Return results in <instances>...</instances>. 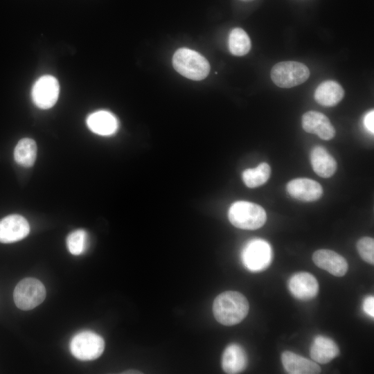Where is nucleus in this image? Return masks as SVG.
I'll use <instances>...</instances> for the list:
<instances>
[{"instance_id":"1","label":"nucleus","mask_w":374,"mask_h":374,"mask_svg":"<svg viewBox=\"0 0 374 374\" xmlns=\"http://www.w3.org/2000/svg\"><path fill=\"white\" fill-rule=\"evenodd\" d=\"M247 298L235 291L220 294L214 300L213 312L215 319L224 326H233L241 322L249 312Z\"/></svg>"},{"instance_id":"2","label":"nucleus","mask_w":374,"mask_h":374,"mask_svg":"<svg viewBox=\"0 0 374 374\" xmlns=\"http://www.w3.org/2000/svg\"><path fill=\"white\" fill-rule=\"evenodd\" d=\"M172 65L179 73L193 80L204 79L210 71L209 63L204 56L186 48H179L175 53Z\"/></svg>"},{"instance_id":"3","label":"nucleus","mask_w":374,"mask_h":374,"mask_svg":"<svg viewBox=\"0 0 374 374\" xmlns=\"http://www.w3.org/2000/svg\"><path fill=\"white\" fill-rule=\"evenodd\" d=\"M228 217L233 226L246 230L259 229L267 220L265 211L262 206L247 201L233 203L229 210Z\"/></svg>"},{"instance_id":"4","label":"nucleus","mask_w":374,"mask_h":374,"mask_svg":"<svg viewBox=\"0 0 374 374\" xmlns=\"http://www.w3.org/2000/svg\"><path fill=\"white\" fill-rule=\"evenodd\" d=\"M310 76L306 65L295 61H285L276 64L271 70L273 82L281 88H291L305 82Z\"/></svg>"},{"instance_id":"5","label":"nucleus","mask_w":374,"mask_h":374,"mask_svg":"<svg viewBox=\"0 0 374 374\" xmlns=\"http://www.w3.org/2000/svg\"><path fill=\"white\" fill-rule=\"evenodd\" d=\"M71 354L82 361L94 360L104 351L105 341L98 334L92 331H82L75 335L69 344Z\"/></svg>"},{"instance_id":"6","label":"nucleus","mask_w":374,"mask_h":374,"mask_svg":"<svg viewBox=\"0 0 374 374\" xmlns=\"http://www.w3.org/2000/svg\"><path fill=\"white\" fill-rule=\"evenodd\" d=\"M46 295V288L40 280L35 278H25L17 284L13 299L19 309L30 310L42 303Z\"/></svg>"},{"instance_id":"7","label":"nucleus","mask_w":374,"mask_h":374,"mask_svg":"<svg viewBox=\"0 0 374 374\" xmlns=\"http://www.w3.org/2000/svg\"><path fill=\"white\" fill-rule=\"evenodd\" d=\"M244 267L251 271H260L271 262L272 250L269 244L262 239H253L248 242L242 251Z\"/></svg>"},{"instance_id":"8","label":"nucleus","mask_w":374,"mask_h":374,"mask_svg":"<svg viewBox=\"0 0 374 374\" xmlns=\"http://www.w3.org/2000/svg\"><path fill=\"white\" fill-rule=\"evenodd\" d=\"M60 93L57 80L52 75H45L36 80L31 90L34 104L39 108L46 109L57 102Z\"/></svg>"},{"instance_id":"9","label":"nucleus","mask_w":374,"mask_h":374,"mask_svg":"<svg viewBox=\"0 0 374 374\" xmlns=\"http://www.w3.org/2000/svg\"><path fill=\"white\" fill-rule=\"evenodd\" d=\"M30 232L28 221L20 215H10L0 220V242L12 243L26 238Z\"/></svg>"},{"instance_id":"10","label":"nucleus","mask_w":374,"mask_h":374,"mask_svg":"<svg viewBox=\"0 0 374 374\" xmlns=\"http://www.w3.org/2000/svg\"><path fill=\"white\" fill-rule=\"evenodd\" d=\"M302 127L306 132L317 134L323 140H330L335 135V130L329 118L319 112L305 113L302 116Z\"/></svg>"},{"instance_id":"11","label":"nucleus","mask_w":374,"mask_h":374,"mask_svg":"<svg viewBox=\"0 0 374 374\" xmlns=\"http://www.w3.org/2000/svg\"><path fill=\"white\" fill-rule=\"evenodd\" d=\"M288 287L295 298L303 301L314 298L319 291L316 278L308 272L294 274L289 280Z\"/></svg>"},{"instance_id":"12","label":"nucleus","mask_w":374,"mask_h":374,"mask_svg":"<svg viewBox=\"0 0 374 374\" xmlns=\"http://www.w3.org/2000/svg\"><path fill=\"white\" fill-rule=\"evenodd\" d=\"M312 260L318 267L335 276H342L348 271V265L346 260L332 250L319 249L313 253Z\"/></svg>"},{"instance_id":"13","label":"nucleus","mask_w":374,"mask_h":374,"mask_svg":"<svg viewBox=\"0 0 374 374\" xmlns=\"http://www.w3.org/2000/svg\"><path fill=\"white\" fill-rule=\"evenodd\" d=\"M287 190L292 197L304 202L316 201L323 194L320 184L308 178L291 180L287 185Z\"/></svg>"},{"instance_id":"14","label":"nucleus","mask_w":374,"mask_h":374,"mask_svg":"<svg viewBox=\"0 0 374 374\" xmlns=\"http://www.w3.org/2000/svg\"><path fill=\"white\" fill-rule=\"evenodd\" d=\"M247 363V353L239 344H231L223 352L222 367L226 373L235 374L241 373L246 368Z\"/></svg>"},{"instance_id":"15","label":"nucleus","mask_w":374,"mask_h":374,"mask_svg":"<svg viewBox=\"0 0 374 374\" xmlns=\"http://www.w3.org/2000/svg\"><path fill=\"white\" fill-rule=\"evenodd\" d=\"M281 361L285 370L290 374H317L321 372L317 362L291 351L283 352Z\"/></svg>"},{"instance_id":"16","label":"nucleus","mask_w":374,"mask_h":374,"mask_svg":"<svg viewBox=\"0 0 374 374\" xmlns=\"http://www.w3.org/2000/svg\"><path fill=\"white\" fill-rule=\"evenodd\" d=\"M87 125L91 132L102 136L112 135L118 127V122L116 116L105 110H100L91 114L87 118Z\"/></svg>"},{"instance_id":"17","label":"nucleus","mask_w":374,"mask_h":374,"mask_svg":"<svg viewBox=\"0 0 374 374\" xmlns=\"http://www.w3.org/2000/svg\"><path fill=\"white\" fill-rule=\"evenodd\" d=\"M310 353L314 362L325 364L338 356L339 349L332 339L319 335L313 340Z\"/></svg>"},{"instance_id":"18","label":"nucleus","mask_w":374,"mask_h":374,"mask_svg":"<svg viewBox=\"0 0 374 374\" xmlns=\"http://www.w3.org/2000/svg\"><path fill=\"white\" fill-rule=\"evenodd\" d=\"M310 162L314 171L323 178L332 176L337 170L335 159L321 146H316L312 150Z\"/></svg>"},{"instance_id":"19","label":"nucleus","mask_w":374,"mask_h":374,"mask_svg":"<svg viewBox=\"0 0 374 374\" xmlns=\"http://www.w3.org/2000/svg\"><path fill=\"white\" fill-rule=\"evenodd\" d=\"M344 96V90L336 81L326 80L321 82L314 91V99L321 105L333 107Z\"/></svg>"},{"instance_id":"20","label":"nucleus","mask_w":374,"mask_h":374,"mask_svg":"<svg viewBox=\"0 0 374 374\" xmlns=\"http://www.w3.org/2000/svg\"><path fill=\"white\" fill-rule=\"evenodd\" d=\"M36 157L37 145L34 140L24 138L17 143L14 150V158L19 165L30 167L34 164Z\"/></svg>"},{"instance_id":"21","label":"nucleus","mask_w":374,"mask_h":374,"mask_svg":"<svg viewBox=\"0 0 374 374\" xmlns=\"http://www.w3.org/2000/svg\"><path fill=\"white\" fill-rule=\"evenodd\" d=\"M229 48L231 54L242 56L251 49V40L247 33L240 28H235L229 36Z\"/></svg>"},{"instance_id":"22","label":"nucleus","mask_w":374,"mask_h":374,"mask_svg":"<svg viewBox=\"0 0 374 374\" xmlns=\"http://www.w3.org/2000/svg\"><path fill=\"white\" fill-rule=\"evenodd\" d=\"M270 175V166L267 163H261L256 168L245 170L242 179L247 187L256 188L266 183Z\"/></svg>"},{"instance_id":"23","label":"nucleus","mask_w":374,"mask_h":374,"mask_svg":"<svg viewBox=\"0 0 374 374\" xmlns=\"http://www.w3.org/2000/svg\"><path fill=\"white\" fill-rule=\"evenodd\" d=\"M87 244V234L83 229H78L71 232L66 238V246L69 251L75 256L82 254Z\"/></svg>"},{"instance_id":"24","label":"nucleus","mask_w":374,"mask_h":374,"mask_svg":"<svg viewBox=\"0 0 374 374\" xmlns=\"http://www.w3.org/2000/svg\"><path fill=\"white\" fill-rule=\"evenodd\" d=\"M357 249L361 258L366 262L374 264V240L370 237H364L357 243Z\"/></svg>"},{"instance_id":"25","label":"nucleus","mask_w":374,"mask_h":374,"mask_svg":"<svg viewBox=\"0 0 374 374\" xmlns=\"http://www.w3.org/2000/svg\"><path fill=\"white\" fill-rule=\"evenodd\" d=\"M363 309L365 313L370 317H374V297L373 296H368L365 298L363 303Z\"/></svg>"},{"instance_id":"26","label":"nucleus","mask_w":374,"mask_h":374,"mask_svg":"<svg viewBox=\"0 0 374 374\" xmlns=\"http://www.w3.org/2000/svg\"><path fill=\"white\" fill-rule=\"evenodd\" d=\"M364 124L365 127L371 133L374 132V111L371 110L368 112L364 116Z\"/></svg>"},{"instance_id":"27","label":"nucleus","mask_w":374,"mask_h":374,"mask_svg":"<svg viewBox=\"0 0 374 374\" xmlns=\"http://www.w3.org/2000/svg\"><path fill=\"white\" fill-rule=\"evenodd\" d=\"M242 1H252V0H242Z\"/></svg>"}]
</instances>
